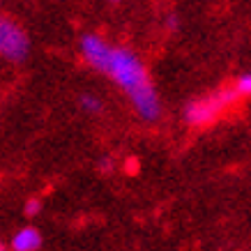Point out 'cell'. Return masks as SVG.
<instances>
[{
    "label": "cell",
    "mask_w": 251,
    "mask_h": 251,
    "mask_svg": "<svg viewBox=\"0 0 251 251\" xmlns=\"http://www.w3.org/2000/svg\"><path fill=\"white\" fill-rule=\"evenodd\" d=\"M39 244H42V237H39V233L35 228L19 230V233L14 235V240H12L14 251H37Z\"/></svg>",
    "instance_id": "obj_4"
},
{
    "label": "cell",
    "mask_w": 251,
    "mask_h": 251,
    "mask_svg": "<svg viewBox=\"0 0 251 251\" xmlns=\"http://www.w3.org/2000/svg\"><path fill=\"white\" fill-rule=\"evenodd\" d=\"M28 51H30V44L25 32L12 19H2L0 21V53L12 62H21L25 60Z\"/></svg>",
    "instance_id": "obj_2"
},
{
    "label": "cell",
    "mask_w": 251,
    "mask_h": 251,
    "mask_svg": "<svg viewBox=\"0 0 251 251\" xmlns=\"http://www.w3.org/2000/svg\"><path fill=\"white\" fill-rule=\"evenodd\" d=\"M81 106H83L88 113H99V111H101V101L90 97V95H85V97H81Z\"/></svg>",
    "instance_id": "obj_5"
},
{
    "label": "cell",
    "mask_w": 251,
    "mask_h": 251,
    "mask_svg": "<svg viewBox=\"0 0 251 251\" xmlns=\"http://www.w3.org/2000/svg\"><path fill=\"white\" fill-rule=\"evenodd\" d=\"M0 251H5V249H0Z\"/></svg>",
    "instance_id": "obj_9"
},
{
    "label": "cell",
    "mask_w": 251,
    "mask_h": 251,
    "mask_svg": "<svg viewBox=\"0 0 251 251\" xmlns=\"http://www.w3.org/2000/svg\"><path fill=\"white\" fill-rule=\"evenodd\" d=\"M39 212V201H28L25 203V217H35Z\"/></svg>",
    "instance_id": "obj_7"
},
{
    "label": "cell",
    "mask_w": 251,
    "mask_h": 251,
    "mask_svg": "<svg viewBox=\"0 0 251 251\" xmlns=\"http://www.w3.org/2000/svg\"><path fill=\"white\" fill-rule=\"evenodd\" d=\"M235 90L240 92V95H251V74H244V76L237 78Z\"/></svg>",
    "instance_id": "obj_6"
},
{
    "label": "cell",
    "mask_w": 251,
    "mask_h": 251,
    "mask_svg": "<svg viewBox=\"0 0 251 251\" xmlns=\"http://www.w3.org/2000/svg\"><path fill=\"white\" fill-rule=\"evenodd\" d=\"M81 55L83 60L97 72H104L129 95L136 113L148 122L159 118V99L154 92L150 78L145 74L143 62L136 55L122 49L111 46L97 35H85L81 39Z\"/></svg>",
    "instance_id": "obj_1"
},
{
    "label": "cell",
    "mask_w": 251,
    "mask_h": 251,
    "mask_svg": "<svg viewBox=\"0 0 251 251\" xmlns=\"http://www.w3.org/2000/svg\"><path fill=\"white\" fill-rule=\"evenodd\" d=\"M113 2H118V0H113Z\"/></svg>",
    "instance_id": "obj_8"
},
{
    "label": "cell",
    "mask_w": 251,
    "mask_h": 251,
    "mask_svg": "<svg viewBox=\"0 0 251 251\" xmlns=\"http://www.w3.org/2000/svg\"><path fill=\"white\" fill-rule=\"evenodd\" d=\"M235 95H240V92L221 90V92H217V95H212V97L198 99V101L189 104V108H187V120H189L191 125H205V122H210L212 118H217L219 111H224V108L228 106L230 101L235 99Z\"/></svg>",
    "instance_id": "obj_3"
}]
</instances>
